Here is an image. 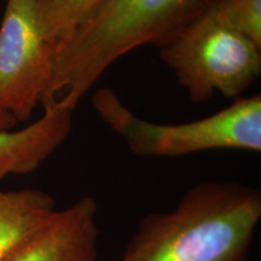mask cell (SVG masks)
Returning <instances> with one entry per match:
<instances>
[{
    "label": "cell",
    "instance_id": "4",
    "mask_svg": "<svg viewBox=\"0 0 261 261\" xmlns=\"http://www.w3.org/2000/svg\"><path fill=\"white\" fill-rule=\"evenodd\" d=\"M160 57L196 104L215 92L236 99L261 73V46L228 23L217 0L174 41L160 48Z\"/></svg>",
    "mask_w": 261,
    "mask_h": 261
},
{
    "label": "cell",
    "instance_id": "9",
    "mask_svg": "<svg viewBox=\"0 0 261 261\" xmlns=\"http://www.w3.org/2000/svg\"><path fill=\"white\" fill-rule=\"evenodd\" d=\"M52 56L107 0H35Z\"/></svg>",
    "mask_w": 261,
    "mask_h": 261
},
{
    "label": "cell",
    "instance_id": "8",
    "mask_svg": "<svg viewBox=\"0 0 261 261\" xmlns=\"http://www.w3.org/2000/svg\"><path fill=\"white\" fill-rule=\"evenodd\" d=\"M56 211V202L46 191L0 190V261L44 226Z\"/></svg>",
    "mask_w": 261,
    "mask_h": 261
},
{
    "label": "cell",
    "instance_id": "6",
    "mask_svg": "<svg viewBox=\"0 0 261 261\" xmlns=\"http://www.w3.org/2000/svg\"><path fill=\"white\" fill-rule=\"evenodd\" d=\"M98 204L83 196L51 219L2 261H97Z\"/></svg>",
    "mask_w": 261,
    "mask_h": 261
},
{
    "label": "cell",
    "instance_id": "3",
    "mask_svg": "<svg viewBox=\"0 0 261 261\" xmlns=\"http://www.w3.org/2000/svg\"><path fill=\"white\" fill-rule=\"evenodd\" d=\"M100 119L142 158H180L208 150L261 151V94L238 97L220 112L185 123H155L136 116L109 87L92 96Z\"/></svg>",
    "mask_w": 261,
    "mask_h": 261
},
{
    "label": "cell",
    "instance_id": "2",
    "mask_svg": "<svg viewBox=\"0 0 261 261\" xmlns=\"http://www.w3.org/2000/svg\"><path fill=\"white\" fill-rule=\"evenodd\" d=\"M214 2L107 0L54 54L42 104L60 102L75 112L85 94L119 58L145 45L167 46Z\"/></svg>",
    "mask_w": 261,
    "mask_h": 261
},
{
    "label": "cell",
    "instance_id": "10",
    "mask_svg": "<svg viewBox=\"0 0 261 261\" xmlns=\"http://www.w3.org/2000/svg\"><path fill=\"white\" fill-rule=\"evenodd\" d=\"M217 3L228 23L261 46V0H217Z\"/></svg>",
    "mask_w": 261,
    "mask_h": 261
},
{
    "label": "cell",
    "instance_id": "11",
    "mask_svg": "<svg viewBox=\"0 0 261 261\" xmlns=\"http://www.w3.org/2000/svg\"><path fill=\"white\" fill-rule=\"evenodd\" d=\"M17 123L14 115L0 107V130H11Z\"/></svg>",
    "mask_w": 261,
    "mask_h": 261
},
{
    "label": "cell",
    "instance_id": "5",
    "mask_svg": "<svg viewBox=\"0 0 261 261\" xmlns=\"http://www.w3.org/2000/svg\"><path fill=\"white\" fill-rule=\"evenodd\" d=\"M48 47L35 0H8L0 22V107L27 122L46 96Z\"/></svg>",
    "mask_w": 261,
    "mask_h": 261
},
{
    "label": "cell",
    "instance_id": "7",
    "mask_svg": "<svg viewBox=\"0 0 261 261\" xmlns=\"http://www.w3.org/2000/svg\"><path fill=\"white\" fill-rule=\"evenodd\" d=\"M44 114L19 130H0V180L38 169L65 142L74 110L60 102L42 106Z\"/></svg>",
    "mask_w": 261,
    "mask_h": 261
},
{
    "label": "cell",
    "instance_id": "1",
    "mask_svg": "<svg viewBox=\"0 0 261 261\" xmlns=\"http://www.w3.org/2000/svg\"><path fill=\"white\" fill-rule=\"evenodd\" d=\"M260 220L259 189L202 181L172 211L145 215L117 261H249Z\"/></svg>",
    "mask_w": 261,
    "mask_h": 261
}]
</instances>
